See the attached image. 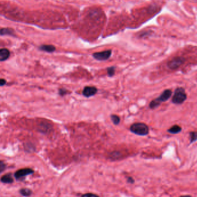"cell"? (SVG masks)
Returning a JSON list of instances; mask_svg holds the SVG:
<instances>
[{"label": "cell", "instance_id": "10", "mask_svg": "<svg viewBox=\"0 0 197 197\" xmlns=\"http://www.w3.org/2000/svg\"><path fill=\"white\" fill-rule=\"evenodd\" d=\"M39 48L41 50L48 53H52L56 50L55 47L52 45H42Z\"/></svg>", "mask_w": 197, "mask_h": 197}, {"label": "cell", "instance_id": "21", "mask_svg": "<svg viewBox=\"0 0 197 197\" xmlns=\"http://www.w3.org/2000/svg\"><path fill=\"white\" fill-rule=\"evenodd\" d=\"M6 84V80L4 79H1L0 80V84L1 86H3Z\"/></svg>", "mask_w": 197, "mask_h": 197}, {"label": "cell", "instance_id": "11", "mask_svg": "<svg viewBox=\"0 0 197 197\" xmlns=\"http://www.w3.org/2000/svg\"><path fill=\"white\" fill-rule=\"evenodd\" d=\"M182 127L178 125H174L171 127L168 130V132L171 134H177L182 131Z\"/></svg>", "mask_w": 197, "mask_h": 197}, {"label": "cell", "instance_id": "4", "mask_svg": "<svg viewBox=\"0 0 197 197\" xmlns=\"http://www.w3.org/2000/svg\"><path fill=\"white\" fill-rule=\"evenodd\" d=\"M186 58L183 56H175L167 63V66L170 70L175 71L185 63Z\"/></svg>", "mask_w": 197, "mask_h": 197}, {"label": "cell", "instance_id": "18", "mask_svg": "<svg viewBox=\"0 0 197 197\" xmlns=\"http://www.w3.org/2000/svg\"><path fill=\"white\" fill-rule=\"evenodd\" d=\"M6 168V165L5 164V163L2 161H1L0 162V172H2L4 171V170H5Z\"/></svg>", "mask_w": 197, "mask_h": 197}, {"label": "cell", "instance_id": "13", "mask_svg": "<svg viewBox=\"0 0 197 197\" xmlns=\"http://www.w3.org/2000/svg\"><path fill=\"white\" fill-rule=\"evenodd\" d=\"M14 31L9 28H2L1 30V35H13Z\"/></svg>", "mask_w": 197, "mask_h": 197}, {"label": "cell", "instance_id": "5", "mask_svg": "<svg viewBox=\"0 0 197 197\" xmlns=\"http://www.w3.org/2000/svg\"><path fill=\"white\" fill-rule=\"evenodd\" d=\"M111 54H112V51L111 50H109L102 52L95 53L93 54L92 56L95 59L98 61H105L111 56Z\"/></svg>", "mask_w": 197, "mask_h": 197}, {"label": "cell", "instance_id": "8", "mask_svg": "<svg viewBox=\"0 0 197 197\" xmlns=\"http://www.w3.org/2000/svg\"><path fill=\"white\" fill-rule=\"evenodd\" d=\"M10 56V52L7 49H1L0 50V61L1 62L7 60Z\"/></svg>", "mask_w": 197, "mask_h": 197}, {"label": "cell", "instance_id": "14", "mask_svg": "<svg viewBox=\"0 0 197 197\" xmlns=\"http://www.w3.org/2000/svg\"><path fill=\"white\" fill-rule=\"evenodd\" d=\"M190 143H193L197 140V132H191L190 133Z\"/></svg>", "mask_w": 197, "mask_h": 197}, {"label": "cell", "instance_id": "12", "mask_svg": "<svg viewBox=\"0 0 197 197\" xmlns=\"http://www.w3.org/2000/svg\"><path fill=\"white\" fill-rule=\"evenodd\" d=\"M20 194L24 197H30L32 194V191L29 189H21L20 190Z\"/></svg>", "mask_w": 197, "mask_h": 197}, {"label": "cell", "instance_id": "9", "mask_svg": "<svg viewBox=\"0 0 197 197\" xmlns=\"http://www.w3.org/2000/svg\"><path fill=\"white\" fill-rule=\"evenodd\" d=\"M1 180L2 183H7V184H11L14 182V179L11 174H7L2 176L1 178Z\"/></svg>", "mask_w": 197, "mask_h": 197}, {"label": "cell", "instance_id": "2", "mask_svg": "<svg viewBox=\"0 0 197 197\" xmlns=\"http://www.w3.org/2000/svg\"><path fill=\"white\" fill-rule=\"evenodd\" d=\"M130 131L136 135L145 136L149 133V128L143 123H135L130 127Z\"/></svg>", "mask_w": 197, "mask_h": 197}, {"label": "cell", "instance_id": "17", "mask_svg": "<svg viewBox=\"0 0 197 197\" xmlns=\"http://www.w3.org/2000/svg\"><path fill=\"white\" fill-rule=\"evenodd\" d=\"M81 197H99V196L92 193H87L82 195Z\"/></svg>", "mask_w": 197, "mask_h": 197}, {"label": "cell", "instance_id": "15", "mask_svg": "<svg viewBox=\"0 0 197 197\" xmlns=\"http://www.w3.org/2000/svg\"><path fill=\"white\" fill-rule=\"evenodd\" d=\"M111 120H112L113 123L114 125H119V123L120 122V118L117 116V115H112L111 116Z\"/></svg>", "mask_w": 197, "mask_h": 197}, {"label": "cell", "instance_id": "1", "mask_svg": "<svg viewBox=\"0 0 197 197\" xmlns=\"http://www.w3.org/2000/svg\"><path fill=\"white\" fill-rule=\"evenodd\" d=\"M172 94V91L170 89H166L162 92L161 95L157 98L153 100L149 104V108L155 109L160 106L162 102H165L169 99Z\"/></svg>", "mask_w": 197, "mask_h": 197}, {"label": "cell", "instance_id": "16", "mask_svg": "<svg viewBox=\"0 0 197 197\" xmlns=\"http://www.w3.org/2000/svg\"><path fill=\"white\" fill-rule=\"evenodd\" d=\"M115 72V68L112 66L108 69V74L109 76H113Z\"/></svg>", "mask_w": 197, "mask_h": 197}, {"label": "cell", "instance_id": "20", "mask_svg": "<svg viewBox=\"0 0 197 197\" xmlns=\"http://www.w3.org/2000/svg\"><path fill=\"white\" fill-rule=\"evenodd\" d=\"M127 180H128V183H133L134 182V179L133 177H128Z\"/></svg>", "mask_w": 197, "mask_h": 197}, {"label": "cell", "instance_id": "3", "mask_svg": "<svg viewBox=\"0 0 197 197\" xmlns=\"http://www.w3.org/2000/svg\"><path fill=\"white\" fill-rule=\"evenodd\" d=\"M187 94L183 88L179 87L176 88L172 97V102L175 105H182L187 99Z\"/></svg>", "mask_w": 197, "mask_h": 197}, {"label": "cell", "instance_id": "19", "mask_svg": "<svg viewBox=\"0 0 197 197\" xmlns=\"http://www.w3.org/2000/svg\"><path fill=\"white\" fill-rule=\"evenodd\" d=\"M66 92H67V91H66L65 89H60V91H59V94H60V95L63 96V95H64L66 94Z\"/></svg>", "mask_w": 197, "mask_h": 197}, {"label": "cell", "instance_id": "6", "mask_svg": "<svg viewBox=\"0 0 197 197\" xmlns=\"http://www.w3.org/2000/svg\"><path fill=\"white\" fill-rule=\"evenodd\" d=\"M34 173V171L31 168H23L17 170L14 173V177L17 179H20L22 177L31 175Z\"/></svg>", "mask_w": 197, "mask_h": 197}, {"label": "cell", "instance_id": "22", "mask_svg": "<svg viewBox=\"0 0 197 197\" xmlns=\"http://www.w3.org/2000/svg\"><path fill=\"white\" fill-rule=\"evenodd\" d=\"M180 197H191L190 195H183V196H181Z\"/></svg>", "mask_w": 197, "mask_h": 197}, {"label": "cell", "instance_id": "7", "mask_svg": "<svg viewBox=\"0 0 197 197\" xmlns=\"http://www.w3.org/2000/svg\"><path fill=\"white\" fill-rule=\"evenodd\" d=\"M97 92V89L94 86H86L83 91V95L86 98H89L94 96Z\"/></svg>", "mask_w": 197, "mask_h": 197}]
</instances>
